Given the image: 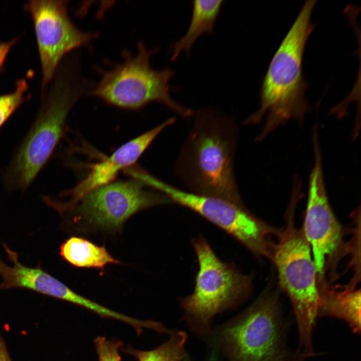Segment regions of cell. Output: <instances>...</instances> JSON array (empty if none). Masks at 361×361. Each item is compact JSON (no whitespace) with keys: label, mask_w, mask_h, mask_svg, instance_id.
I'll return each instance as SVG.
<instances>
[{"label":"cell","mask_w":361,"mask_h":361,"mask_svg":"<svg viewBox=\"0 0 361 361\" xmlns=\"http://www.w3.org/2000/svg\"><path fill=\"white\" fill-rule=\"evenodd\" d=\"M60 255L71 265L79 268L103 269L109 264H120L105 246H98L83 238L72 236L60 247Z\"/></svg>","instance_id":"9a60e30c"},{"label":"cell","mask_w":361,"mask_h":361,"mask_svg":"<svg viewBox=\"0 0 361 361\" xmlns=\"http://www.w3.org/2000/svg\"><path fill=\"white\" fill-rule=\"evenodd\" d=\"M154 189L176 203L196 212L230 234L257 257L271 260L275 242L273 229L251 213L244 206L215 197L183 191L156 177L150 180Z\"/></svg>","instance_id":"ba28073f"},{"label":"cell","mask_w":361,"mask_h":361,"mask_svg":"<svg viewBox=\"0 0 361 361\" xmlns=\"http://www.w3.org/2000/svg\"><path fill=\"white\" fill-rule=\"evenodd\" d=\"M76 61L63 60L46 92L28 132L4 169L6 189L24 190L51 157L65 132L71 109L85 92Z\"/></svg>","instance_id":"7a4b0ae2"},{"label":"cell","mask_w":361,"mask_h":361,"mask_svg":"<svg viewBox=\"0 0 361 361\" xmlns=\"http://www.w3.org/2000/svg\"><path fill=\"white\" fill-rule=\"evenodd\" d=\"M297 201V197H292L286 225L277 231L271 261L276 267L280 285L289 297L295 314L298 351L306 357L315 354L312 331L318 317L319 289L310 246L302 228L297 229L294 224Z\"/></svg>","instance_id":"5b68a950"},{"label":"cell","mask_w":361,"mask_h":361,"mask_svg":"<svg viewBox=\"0 0 361 361\" xmlns=\"http://www.w3.org/2000/svg\"><path fill=\"white\" fill-rule=\"evenodd\" d=\"M20 38L18 36L9 41L0 42V73L4 70L6 59L12 48Z\"/></svg>","instance_id":"d6986e66"},{"label":"cell","mask_w":361,"mask_h":361,"mask_svg":"<svg viewBox=\"0 0 361 361\" xmlns=\"http://www.w3.org/2000/svg\"><path fill=\"white\" fill-rule=\"evenodd\" d=\"M183 361H193L192 358L189 355V353H188L187 355H186L185 358L184 359Z\"/></svg>","instance_id":"7402d4cb"},{"label":"cell","mask_w":361,"mask_h":361,"mask_svg":"<svg viewBox=\"0 0 361 361\" xmlns=\"http://www.w3.org/2000/svg\"><path fill=\"white\" fill-rule=\"evenodd\" d=\"M316 3L305 2L275 52L263 79L259 109L244 122L256 124L266 120L257 141L290 120L300 122L308 110L305 93L308 86L302 73V59L307 40L315 25L311 15Z\"/></svg>","instance_id":"3957f363"},{"label":"cell","mask_w":361,"mask_h":361,"mask_svg":"<svg viewBox=\"0 0 361 361\" xmlns=\"http://www.w3.org/2000/svg\"><path fill=\"white\" fill-rule=\"evenodd\" d=\"M224 1H201L193 2L192 18L186 33L171 45V61H175L179 54L185 52L187 57L197 39L202 34L213 35L214 24Z\"/></svg>","instance_id":"5bb4252c"},{"label":"cell","mask_w":361,"mask_h":361,"mask_svg":"<svg viewBox=\"0 0 361 361\" xmlns=\"http://www.w3.org/2000/svg\"><path fill=\"white\" fill-rule=\"evenodd\" d=\"M314 165L308 183V193L302 228L309 243L317 273L318 285L325 284L329 261L343 248V234L327 196L318 137H312Z\"/></svg>","instance_id":"30bf717a"},{"label":"cell","mask_w":361,"mask_h":361,"mask_svg":"<svg viewBox=\"0 0 361 361\" xmlns=\"http://www.w3.org/2000/svg\"><path fill=\"white\" fill-rule=\"evenodd\" d=\"M284 327L277 297L265 292L202 339L227 361H301L287 348Z\"/></svg>","instance_id":"277c9868"},{"label":"cell","mask_w":361,"mask_h":361,"mask_svg":"<svg viewBox=\"0 0 361 361\" xmlns=\"http://www.w3.org/2000/svg\"><path fill=\"white\" fill-rule=\"evenodd\" d=\"M146 186L137 178L110 183L82 198L76 206L77 213L93 226L116 230L132 215L142 210L172 203L163 193L148 190Z\"/></svg>","instance_id":"8fae6325"},{"label":"cell","mask_w":361,"mask_h":361,"mask_svg":"<svg viewBox=\"0 0 361 361\" xmlns=\"http://www.w3.org/2000/svg\"><path fill=\"white\" fill-rule=\"evenodd\" d=\"M68 1L30 0L24 9L32 19L42 68L41 94L46 92L68 53L88 44L96 33L85 32L72 22Z\"/></svg>","instance_id":"9c48e42d"},{"label":"cell","mask_w":361,"mask_h":361,"mask_svg":"<svg viewBox=\"0 0 361 361\" xmlns=\"http://www.w3.org/2000/svg\"><path fill=\"white\" fill-rule=\"evenodd\" d=\"M169 336L167 340L152 350H139L127 345L123 351L138 361H183L188 353L186 349L187 332L175 330Z\"/></svg>","instance_id":"2e32d148"},{"label":"cell","mask_w":361,"mask_h":361,"mask_svg":"<svg viewBox=\"0 0 361 361\" xmlns=\"http://www.w3.org/2000/svg\"><path fill=\"white\" fill-rule=\"evenodd\" d=\"M175 118L170 117L155 127L127 142L106 159L94 165L89 174L73 189L64 195L69 201L59 203L50 200L49 205L60 213L73 210L80 200L92 191L106 185L115 177L120 170L133 164L166 127L173 124Z\"/></svg>","instance_id":"7c38bea8"},{"label":"cell","mask_w":361,"mask_h":361,"mask_svg":"<svg viewBox=\"0 0 361 361\" xmlns=\"http://www.w3.org/2000/svg\"><path fill=\"white\" fill-rule=\"evenodd\" d=\"M199 270L193 292L181 299L183 321L201 339L212 328L215 316L240 305L250 295L253 276L220 259L203 237L194 239Z\"/></svg>","instance_id":"8992f818"},{"label":"cell","mask_w":361,"mask_h":361,"mask_svg":"<svg viewBox=\"0 0 361 361\" xmlns=\"http://www.w3.org/2000/svg\"><path fill=\"white\" fill-rule=\"evenodd\" d=\"M158 48L149 50L142 42L137 52H123V61L105 72L91 91L93 95L119 107L136 109L152 102L160 103L180 116H193L194 111L176 102L170 95L169 81L175 71L153 68L151 56Z\"/></svg>","instance_id":"52a82bcc"},{"label":"cell","mask_w":361,"mask_h":361,"mask_svg":"<svg viewBox=\"0 0 361 361\" xmlns=\"http://www.w3.org/2000/svg\"><path fill=\"white\" fill-rule=\"evenodd\" d=\"M0 361H11L8 352L0 340Z\"/></svg>","instance_id":"44dd1931"},{"label":"cell","mask_w":361,"mask_h":361,"mask_svg":"<svg viewBox=\"0 0 361 361\" xmlns=\"http://www.w3.org/2000/svg\"><path fill=\"white\" fill-rule=\"evenodd\" d=\"M318 317L328 316L345 321L355 333L360 330V293L354 285L341 291L329 289L328 286L319 287Z\"/></svg>","instance_id":"4fadbf2b"},{"label":"cell","mask_w":361,"mask_h":361,"mask_svg":"<svg viewBox=\"0 0 361 361\" xmlns=\"http://www.w3.org/2000/svg\"><path fill=\"white\" fill-rule=\"evenodd\" d=\"M193 116V127L175 162L177 177L190 193L244 205L234 173L235 121L215 107L201 108Z\"/></svg>","instance_id":"6da1fadb"},{"label":"cell","mask_w":361,"mask_h":361,"mask_svg":"<svg viewBox=\"0 0 361 361\" xmlns=\"http://www.w3.org/2000/svg\"><path fill=\"white\" fill-rule=\"evenodd\" d=\"M94 344L99 361H121L119 354L123 346L121 341L100 336L95 339Z\"/></svg>","instance_id":"ac0fdd59"},{"label":"cell","mask_w":361,"mask_h":361,"mask_svg":"<svg viewBox=\"0 0 361 361\" xmlns=\"http://www.w3.org/2000/svg\"><path fill=\"white\" fill-rule=\"evenodd\" d=\"M220 354L214 350H210L206 357V361H222Z\"/></svg>","instance_id":"ffe728a7"},{"label":"cell","mask_w":361,"mask_h":361,"mask_svg":"<svg viewBox=\"0 0 361 361\" xmlns=\"http://www.w3.org/2000/svg\"><path fill=\"white\" fill-rule=\"evenodd\" d=\"M28 89L27 81L21 78L16 81L13 91L0 95V127L22 104L30 99L31 94L25 95Z\"/></svg>","instance_id":"e0dca14e"}]
</instances>
